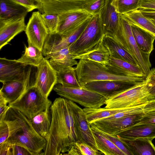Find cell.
Masks as SVG:
<instances>
[{"label":"cell","mask_w":155,"mask_h":155,"mask_svg":"<svg viewBox=\"0 0 155 155\" xmlns=\"http://www.w3.org/2000/svg\"></svg>","instance_id":"7dc6e473"},{"label":"cell","mask_w":155,"mask_h":155,"mask_svg":"<svg viewBox=\"0 0 155 155\" xmlns=\"http://www.w3.org/2000/svg\"><path fill=\"white\" fill-rule=\"evenodd\" d=\"M93 15L81 9L73 10L59 15V24L57 33L61 35H67Z\"/></svg>","instance_id":"5bb4252c"},{"label":"cell","mask_w":155,"mask_h":155,"mask_svg":"<svg viewBox=\"0 0 155 155\" xmlns=\"http://www.w3.org/2000/svg\"><path fill=\"white\" fill-rule=\"evenodd\" d=\"M2 120L7 124L9 130L8 138L4 143L8 145L22 146L27 149L32 155L43 154L41 153L45 147L46 140L35 131L31 120L20 111L9 107L0 120Z\"/></svg>","instance_id":"7a4b0ae2"},{"label":"cell","mask_w":155,"mask_h":155,"mask_svg":"<svg viewBox=\"0 0 155 155\" xmlns=\"http://www.w3.org/2000/svg\"><path fill=\"white\" fill-rule=\"evenodd\" d=\"M28 10L10 0H0V20H6L25 17Z\"/></svg>","instance_id":"484cf974"},{"label":"cell","mask_w":155,"mask_h":155,"mask_svg":"<svg viewBox=\"0 0 155 155\" xmlns=\"http://www.w3.org/2000/svg\"><path fill=\"white\" fill-rule=\"evenodd\" d=\"M114 135L118 137L128 139L155 138V124L133 125L125 128Z\"/></svg>","instance_id":"7402d4cb"},{"label":"cell","mask_w":155,"mask_h":155,"mask_svg":"<svg viewBox=\"0 0 155 155\" xmlns=\"http://www.w3.org/2000/svg\"><path fill=\"white\" fill-rule=\"evenodd\" d=\"M8 155H32L26 148L17 145H9Z\"/></svg>","instance_id":"f35d334b"},{"label":"cell","mask_w":155,"mask_h":155,"mask_svg":"<svg viewBox=\"0 0 155 155\" xmlns=\"http://www.w3.org/2000/svg\"><path fill=\"white\" fill-rule=\"evenodd\" d=\"M56 71L58 84L66 87H82L78 80L75 67H69Z\"/></svg>","instance_id":"1f68e13d"},{"label":"cell","mask_w":155,"mask_h":155,"mask_svg":"<svg viewBox=\"0 0 155 155\" xmlns=\"http://www.w3.org/2000/svg\"><path fill=\"white\" fill-rule=\"evenodd\" d=\"M28 44L42 51L49 33L39 11L33 12L26 25L25 31Z\"/></svg>","instance_id":"9c48e42d"},{"label":"cell","mask_w":155,"mask_h":155,"mask_svg":"<svg viewBox=\"0 0 155 155\" xmlns=\"http://www.w3.org/2000/svg\"><path fill=\"white\" fill-rule=\"evenodd\" d=\"M93 0H37L41 13L60 15L77 9H84Z\"/></svg>","instance_id":"8fae6325"},{"label":"cell","mask_w":155,"mask_h":155,"mask_svg":"<svg viewBox=\"0 0 155 155\" xmlns=\"http://www.w3.org/2000/svg\"><path fill=\"white\" fill-rule=\"evenodd\" d=\"M154 20L155 21V20Z\"/></svg>","instance_id":"c3c4849f"},{"label":"cell","mask_w":155,"mask_h":155,"mask_svg":"<svg viewBox=\"0 0 155 155\" xmlns=\"http://www.w3.org/2000/svg\"><path fill=\"white\" fill-rule=\"evenodd\" d=\"M34 85L48 97L57 83L56 71L45 57L37 67Z\"/></svg>","instance_id":"7c38bea8"},{"label":"cell","mask_w":155,"mask_h":155,"mask_svg":"<svg viewBox=\"0 0 155 155\" xmlns=\"http://www.w3.org/2000/svg\"><path fill=\"white\" fill-rule=\"evenodd\" d=\"M42 51L37 48L28 44V47L25 45V51L17 61L25 65H30L37 67L44 58Z\"/></svg>","instance_id":"4dcf8cb0"},{"label":"cell","mask_w":155,"mask_h":155,"mask_svg":"<svg viewBox=\"0 0 155 155\" xmlns=\"http://www.w3.org/2000/svg\"><path fill=\"white\" fill-rule=\"evenodd\" d=\"M45 58L48 60L56 71L69 67H73L76 65L78 62L73 58L69 46L51 53Z\"/></svg>","instance_id":"603a6c76"},{"label":"cell","mask_w":155,"mask_h":155,"mask_svg":"<svg viewBox=\"0 0 155 155\" xmlns=\"http://www.w3.org/2000/svg\"><path fill=\"white\" fill-rule=\"evenodd\" d=\"M9 130L5 121H0V144L5 142L9 136Z\"/></svg>","instance_id":"7bdbcfd3"},{"label":"cell","mask_w":155,"mask_h":155,"mask_svg":"<svg viewBox=\"0 0 155 155\" xmlns=\"http://www.w3.org/2000/svg\"><path fill=\"white\" fill-rule=\"evenodd\" d=\"M107 65H110L128 76L145 77L147 76L140 67L110 55Z\"/></svg>","instance_id":"f1b7e54d"},{"label":"cell","mask_w":155,"mask_h":155,"mask_svg":"<svg viewBox=\"0 0 155 155\" xmlns=\"http://www.w3.org/2000/svg\"><path fill=\"white\" fill-rule=\"evenodd\" d=\"M150 94L155 97V68H152L146 77Z\"/></svg>","instance_id":"60d3db41"},{"label":"cell","mask_w":155,"mask_h":155,"mask_svg":"<svg viewBox=\"0 0 155 155\" xmlns=\"http://www.w3.org/2000/svg\"><path fill=\"white\" fill-rule=\"evenodd\" d=\"M41 16L49 33H57L60 21L59 15L42 13Z\"/></svg>","instance_id":"d590c367"},{"label":"cell","mask_w":155,"mask_h":155,"mask_svg":"<svg viewBox=\"0 0 155 155\" xmlns=\"http://www.w3.org/2000/svg\"><path fill=\"white\" fill-rule=\"evenodd\" d=\"M50 108L38 113L31 120L35 131L46 140L48 135L51 125Z\"/></svg>","instance_id":"f546056e"},{"label":"cell","mask_w":155,"mask_h":155,"mask_svg":"<svg viewBox=\"0 0 155 155\" xmlns=\"http://www.w3.org/2000/svg\"><path fill=\"white\" fill-rule=\"evenodd\" d=\"M26 65L17 60L0 58V81L2 83L18 79L27 70Z\"/></svg>","instance_id":"ffe728a7"},{"label":"cell","mask_w":155,"mask_h":155,"mask_svg":"<svg viewBox=\"0 0 155 155\" xmlns=\"http://www.w3.org/2000/svg\"><path fill=\"white\" fill-rule=\"evenodd\" d=\"M90 127L95 140L97 149L105 155H125L110 140L101 134L92 123Z\"/></svg>","instance_id":"d4e9b609"},{"label":"cell","mask_w":155,"mask_h":155,"mask_svg":"<svg viewBox=\"0 0 155 155\" xmlns=\"http://www.w3.org/2000/svg\"><path fill=\"white\" fill-rule=\"evenodd\" d=\"M52 102L34 84L29 87L17 100L8 106L31 119L40 112L50 108Z\"/></svg>","instance_id":"52a82bcc"},{"label":"cell","mask_w":155,"mask_h":155,"mask_svg":"<svg viewBox=\"0 0 155 155\" xmlns=\"http://www.w3.org/2000/svg\"><path fill=\"white\" fill-rule=\"evenodd\" d=\"M31 67L27 68L24 74L19 78L3 83L0 94L8 104L13 102L19 98L31 86L30 78Z\"/></svg>","instance_id":"4fadbf2b"},{"label":"cell","mask_w":155,"mask_h":155,"mask_svg":"<svg viewBox=\"0 0 155 155\" xmlns=\"http://www.w3.org/2000/svg\"><path fill=\"white\" fill-rule=\"evenodd\" d=\"M109 56L108 51L104 46L103 40L101 43L96 48L78 57L76 59L91 60L106 66L109 63Z\"/></svg>","instance_id":"d6a6232c"},{"label":"cell","mask_w":155,"mask_h":155,"mask_svg":"<svg viewBox=\"0 0 155 155\" xmlns=\"http://www.w3.org/2000/svg\"><path fill=\"white\" fill-rule=\"evenodd\" d=\"M118 137L127 146L132 155H155V147L152 143L153 139H128Z\"/></svg>","instance_id":"cb8c5ba5"},{"label":"cell","mask_w":155,"mask_h":155,"mask_svg":"<svg viewBox=\"0 0 155 155\" xmlns=\"http://www.w3.org/2000/svg\"><path fill=\"white\" fill-rule=\"evenodd\" d=\"M68 100L74 120L81 136V142L97 149L90 125L88 122L83 109L75 102Z\"/></svg>","instance_id":"2e32d148"},{"label":"cell","mask_w":155,"mask_h":155,"mask_svg":"<svg viewBox=\"0 0 155 155\" xmlns=\"http://www.w3.org/2000/svg\"><path fill=\"white\" fill-rule=\"evenodd\" d=\"M155 98L149 91L146 78L107 99L105 107L117 108L130 107Z\"/></svg>","instance_id":"5b68a950"},{"label":"cell","mask_w":155,"mask_h":155,"mask_svg":"<svg viewBox=\"0 0 155 155\" xmlns=\"http://www.w3.org/2000/svg\"><path fill=\"white\" fill-rule=\"evenodd\" d=\"M53 90L61 97L77 103L84 108L101 107L105 104L107 100L101 94L83 87H68L57 84Z\"/></svg>","instance_id":"ba28073f"},{"label":"cell","mask_w":155,"mask_h":155,"mask_svg":"<svg viewBox=\"0 0 155 155\" xmlns=\"http://www.w3.org/2000/svg\"><path fill=\"white\" fill-rule=\"evenodd\" d=\"M7 101L0 94V120L3 117L6 111L9 107Z\"/></svg>","instance_id":"f6af8a7d"},{"label":"cell","mask_w":155,"mask_h":155,"mask_svg":"<svg viewBox=\"0 0 155 155\" xmlns=\"http://www.w3.org/2000/svg\"><path fill=\"white\" fill-rule=\"evenodd\" d=\"M144 113L131 115L110 120H101L93 124L101 131L114 135L123 129L136 124Z\"/></svg>","instance_id":"9a60e30c"},{"label":"cell","mask_w":155,"mask_h":155,"mask_svg":"<svg viewBox=\"0 0 155 155\" xmlns=\"http://www.w3.org/2000/svg\"><path fill=\"white\" fill-rule=\"evenodd\" d=\"M25 18L0 20V49L18 34L25 31Z\"/></svg>","instance_id":"ac0fdd59"},{"label":"cell","mask_w":155,"mask_h":155,"mask_svg":"<svg viewBox=\"0 0 155 155\" xmlns=\"http://www.w3.org/2000/svg\"><path fill=\"white\" fill-rule=\"evenodd\" d=\"M155 124V110L144 113L136 124Z\"/></svg>","instance_id":"b9f144b4"},{"label":"cell","mask_w":155,"mask_h":155,"mask_svg":"<svg viewBox=\"0 0 155 155\" xmlns=\"http://www.w3.org/2000/svg\"><path fill=\"white\" fill-rule=\"evenodd\" d=\"M103 42L110 55L140 67L137 61L130 54L109 36L104 35Z\"/></svg>","instance_id":"4316f807"},{"label":"cell","mask_w":155,"mask_h":155,"mask_svg":"<svg viewBox=\"0 0 155 155\" xmlns=\"http://www.w3.org/2000/svg\"><path fill=\"white\" fill-rule=\"evenodd\" d=\"M120 15L131 26L138 28L155 36V21L144 15L139 9L134 10Z\"/></svg>","instance_id":"44dd1931"},{"label":"cell","mask_w":155,"mask_h":155,"mask_svg":"<svg viewBox=\"0 0 155 155\" xmlns=\"http://www.w3.org/2000/svg\"><path fill=\"white\" fill-rule=\"evenodd\" d=\"M140 0H111V4L120 14L138 9Z\"/></svg>","instance_id":"e575fe53"},{"label":"cell","mask_w":155,"mask_h":155,"mask_svg":"<svg viewBox=\"0 0 155 155\" xmlns=\"http://www.w3.org/2000/svg\"><path fill=\"white\" fill-rule=\"evenodd\" d=\"M135 84L114 81H95L87 83L82 87L99 93L107 99Z\"/></svg>","instance_id":"e0dca14e"},{"label":"cell","mask_w":155,"mask_h":155,"mask_svg":"<svg viewBox=\"0 0 155 155\" xmlns=\"http://www.w3.org/2000/svg\"><path fill=\"white\" fill-rule=\"evenodd\" d=\"M91 18L85 21L77 29L66 36L57 33H49L45 42L42 53L45 57L48 54L68 46L79 36Z\"/></svg>","instance_id":"30bf717a"},{"label":"cell","mask_w":155,"mask_h":155,"mask_svg":"<svg viewBox=\"0 0 155 155\" xmlns=\"http://www.w3.org/2000/svg\"><path fill=\"white\" fill-rule=\"evenodd\" d=\"M138 9L155 10V0H140Z\"/></svg>","instance_id":"ee69618b"},{"label":"cell","mask_w":155,"mask_h":155,"mask_svg":"<svg viewBox=\"0 0 155 155\" xmlns=\"http://www.w3.org/2000/svg\"><path fill=\"white\" fill-rule=\"evenodd\" d=\"M110 2V0L99 15L101 29L104 35L113 34L118 29L120 24V14L116 12Z\"/></svg>","instance_id":"d6986e66"},{"label":"cell","mask_w":155,"mask_h":155,"mask_svg":"<svg viewBox=\"0 0 155 155\" xmlns=\"http://www.w3.org/2000/svg\"><path fill=\"white\" fill-rule=\"evenodd\" d=\"M99 132L122 151L125 155H132L127 146L116 135L107 133L98 129Z\"/></svg>","instance_id":"74e56055"},{"label":"cell","mask_w":155,"mask_h":155,"mask_svg":"<svg viewBox=\"0 0 155 155\" xmlns=\"http://www.w3.org/2000/svg\"><path fill=\"white\" fill-rule=\"evenodd\" d=\"M67 153V155H104L97 149L83 142L78 141L74 144Z\"/></svg>","instance_id":"836d02e7"},{"label":"cell","mask_w":155,"mask_h":155,"mask_svg":"<svg viewBox=\"0 0 155 155\" xmlns=\"http://www.w3.org/2000/svg\"><path fill=\"white\" fill-rule=\"evenodd\" d=\"M75 68L78 80L81 87L87 83L95 81H114L136 84L146 78L123 75L107 66L83 59H79Z\"/></svg>","instance_id":"3957f363"},{"label":"cell","mask_w":155,"mask_h":155,"mask_svg":"<svg viewBox=\"0 0 155 155\" xmlns=\"http://www.w3.org/2000/svg\"><path fill=\"white\" fill-rule=\"evenodd\" d=\"M104 35L101 29L99 15H93L78 38L69 46L74 59L98 46L102 41Z\"/></svg>","instance_id":"8992f818"},{"label":"cell","mask_w":155,"mask_h":155,"mask_svg":"<svg viewBox=\"0 0 155 155\" xmlns=\"http://www.w3.org/2000/svg\"><path fill=\"white\" fill-rule=\"evenodd\" d=\"M25 7L28 12L36 9H38L40 5L37 0H10Z\"/></svg>","instance_id":"ab89813d"},{"label":"cell","mask_w":155,"mask_h":155,"mask_svg":"<svg viewBox=\"0 0 155 155\" xmlns=\"http://www.w3.org/2000/svg\"><path fill=\"white\" fill-rule=\"evenodd\" d=\"M133 35L139 48L143 53L150 54L153 50L155 36L147 31L131 26Z\"/></svg>","instance_id":"83f0119b"},{"label":"cell","mask_w":155,"mask_h":155,"mask_svg":"<svg viewBox=\"0 0 155 155\" xmlns=\"http://www.w3.org/2000/svg\"><path fill=\"white\" fill-rule=\"evenodd\" d=\"M106 35L111 38L130 54L137 61L147 76L150 71L151 66L150 60V54L143 53L139 48L133 35L131 26L120 15V25L117 30L111 35Z\"/></svg>","instance_id":"277c9868"},{"label":"cell","mask_w":155,"mask_h":155,"mask_svg":"<svg viewBox=\"0 0 155 155\" xmlns=\"http://www.w3.org/2000/svg\"><path fill=\"white\" fill-rule=\"evenodd\" d=\"M139 9L145 16L153 20H155V10Z\"/></svg>","instance_id":"bcb514c9"},{"label":"cell","mask_w":155,"mask_h":155,"mask_svg":"<svg viewBox=\"0 0 155 155\" xmlns=\"http://www.w3.org/2000/svg\"><path fill=\"white\" fill-rule=\"evenodd\" d=\"M110 0H93L84 8L92 15H99L104 6Z\"/></svg>","instance_id":"8d00e7d4"},{"label":"cell","mask_w":155,"mask_h":155,"mask_svg":"<svg viewBox=\"0 0 155 155\" xmlns=\"http://www.w3.org/2000/svg\"><path fill=\"white\" fill-rule=\"evenodd\" d=\"M51 125L44 150V155H63L78 141L81 136L74 120L69 100L57 98L50 108Z\"/></svg>","instance_id":"6da1fadb"}]
</instances>
